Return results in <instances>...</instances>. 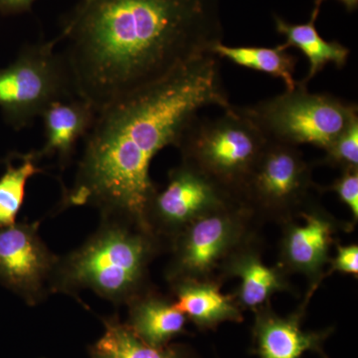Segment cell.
<instances>
[{"mask_svg": "<svg viewBox=\"0 0 358 358\" xmlns=\"http://www.w3.org/2000/svg\"><path fill=\"white\" fill-rule=\"evenodd\" d=\"M220 0H80L58 41L76 98L96 114L222 42Z\"/></svg>", "mask_w": 358, "mask_h": 358, "instance_id": "obj_1", "label": "cell"}, {"mask_svg": "<svg viewBox=\"0 0 358 358\" xmlns=\"http://www.w3.org/2000/svg\"><path fill=\"white\" fill-rule=\"evenodd\" d=\"M211 106H232L212 53L99 112L66 203L93 205L103 218L152 233L148 210L157 189L150 164L164 148L176 147L199 110Z\"/></svg>", "mask_w": 358, "mask_h": 358, "instance_id": "obj_2", "label": "cell"}, {"mask_svg": "<svg viewBox=\"0 0 358 358\" xmlns=\"http://www.w3.org/2000/svg\"><path fill=\"white\" fill-rule=\"evenodd\" d=\"M154 247L152 233L105 218L83 246L59 260L52 287L69 293L91 289L114 303L131 301L138 296Z\"/></svg>", "mask_w": 358, "mask_h": 358, "instance_id": "obj_3", "label": "cell"}, {"mask_svg": "<svg viewBox=\"0 0 358 358\" xmlns=\"http://www.w3.org/2000/svg\"><path fill=\"white\" fill-rule=\"evenodd\" d=\"M267 143L240 107L231 106L216 119L195 117L176 148L183 162L199 169L238 199Z\"/></svg>", "mask_w": 358, "mask_h": 358, "instance_id": "obj_4", "label": "cell"}, {"mask_svg": "<svg viewBox=\"0 0 358 358\" xmlns=\"http://www.w3.org/2000/svg\"><path fill=\"white\" fill-rule=\"evenodd\" d=\"M240 109L268 143L312 145L324 150L358 120L357 103L331 94L310 93L301 82L293 90Z\"/></svg>", "mask_w": 358, "mask_h": 358, "instance_id": "obj_5", "label": "cell"}, {"mask_svg": "<svg viewBox=\"0 0 358 358\" xmlns=\"http://www.w3.org/2000/svg\"><path fill=\"white\" fill-rule=\"evenodd\" d=\"M58 38L24 47L7 67L0 68V110L15 129L29 126L56 101L76 98Z\"/></svg>", "mask_w": 358, "mask_h": 358, "instance_id": "obj_6", "label": "cell"}, {"mask_svg": "<svg viewBox=\"0 0 358 358\" xmlns=\"http://www.w3.org/2000/svg\"><path fill=\"white\" fill-rule=\"evenodd\" d=\"M312 185V169L298 148L267 143L238 199L250 211L282 217L306 201Z\"/></svg>", "mask_w": 358, "mask_h": 358, "instance_id": "obj_7", "label": "cell"}, {"mask_svg": "<svg viewBox=\"0 0 358 358\" xmlns=\"http://www.w3.org/2000/svg\"><path fill=\"white\" fill-rule=\"evenodd\" d=\"M249 209L235 202L205 214L176 235L171 277L204 281L243 239V222Z\"/></svg>", "mask_w": 358, "mask_h": 358, "instance_id": "obj_8", "label": "cell"}, {"mask_svg": "<svg viewBox=\"0 0 358 358\" xmlns=\"http://www.w3.org/2000/svg\"><path fill=\"white\" fill-rule=\"evenodd\" d=\"M240 202L203 173L186 162L173 169L167 185L155 193L148 210L150 231L155 227L178 235L205 214Z\"/></svg>", "mask_w": 358, "mask_h": 358, "instance_id": "obj_9", "label": "cell"}, {"mask_svg": "<svg viewBox=\"0 0 358 358\" xmlns=\"http://www.w3.org/2000/svg\"><path fill=\"white\" fill-rule=\"evenodd\" d=\"M37 228L38 224L27 222L0 228V282L28 303L41 300L59 262Z\"/></svg>", "mask_w": 358, "mask_h": 358, "instance_id": "obj_10", "label": "cell"}, {"mask_svg": "<svg viewBox=\"0 0 358 358\" xmlns=\"http://www.w3.org/2000/svg\"><path fill=\"white\" fill-rule=\"evenodd\" d=\"M303 313L282 317L267 308L256 310L253 352L259 358H301L307 352L324 357L322 345L331 331H303Z\"/></svg>", "mask_w": 358, "mask_h": 358, "instance_id": "obj_11", "label": "cell"}, {"mask_svg": "<svg viewBox=\"0 0 358 358\" xmlns=\"http://www.w3.org/2000/svg\"><path fill=\"white\" fill-rule=\"evenodd\" d=\"M303 217L305 222L291 224L285 232L282 260L289 270L307 275L315 284L331 262L334 224L329 215L317 210L303 212Z\"/></svg>", "mask_w": 358, "mask_h": 358, "instance_id": "obj_12", "label": "cell"}, {"mask_svg": "<svg viewBox=\"0 0 358 358\" xmlns=\"http://www.w3.org/2000/svg\"><path fill=\"white\" fill-rule=\"evenodd\" d=\"M96 112L79 98L52 103L41 115L44 122L45 143L38 150L40 159L57 155L62 164L72 157L78 141L88 134Z\"/></svg>", "mask_w": 358, "mask_h": 358, "instance_id": "obj_13", "label": "cell"}, {"mask_svg": "<svg viewBox=\"0 0 358 358\" xmlns=\"http://www.w3.org/2000/svg\"><path fill=\"white\" fill-rule=\"evenodd\" d=\"M174 305L200 329H215L225 322H241L239 308L232 298L221 293L218 285L208 280L174 281Z\"/></svg>", "mask_w": 358, "mask_h": 358, "instance_id": "obj_14", "label": "cell"}, {"mask_svg": "<svg viewBox=\"0 0 358 358\" xmlns=\"http://www.w3.org/2000/svg\"><path fill=\"white\" fill-rule=\"evenodd\" d=\"M131 303L127 326L147 345L164 348L185 333L187 317L174 303L154 296H136Z\"/></svg>", "mask_w": 358, "mask_h": 358, "instance_id": "obj_15", "label": "cell"}, {"mask_svg": "<svg viewBox=\"0 0 358 358\" xmlns=\"http://www.w3.org/2000/svg\"><path fill=\"white\" fill-rule=\"evenodd\" d=\"M275 30L284 35L287 48L294 47L301 51L310 63L308 76L301 82L308 86L320 71L329 63L343 69L348 63L350 50L338 41H326L317 32L315 20H310L303 24H293L280 16L274 15Z\"/></svg>", "mask_w": 358, "mask_h": 358, "instance_id": "obj_16", "label": "cell"}, {"mask_svg": "<svg viewBox=\"0 0 358 358\" xmlns=\"http://www.w3.org/2000/svg\"><path fill=\"white\" fill-rule=\"evenodd\" d=\"M226 268L231 275L241 280L238 298L245 308L258 310L272 294L284 291L287 287L282 275L275 268L265 265L252 252L233 254Z\"/></svg>", "mask_w": 358, "mask_h": 358, "instance_id": "obj_17", "label": "cell"}, {"mask_svg": "<svg viewBox=\"0 0 358 358\" xmlns=\"http://www.w3.org/2000/svg\"><path fill=\"white\" fill-rule=\"evenodd\" d=\"M103 336L90 346L91 358H192L182 346L147 345L115 317L103 320Z\"/></svg>", "mask_w": 358, "mask_h": 358, "instance_id": "obj_18", "label": "cell"}, {"mask_svg": "<svg viewBox=\"0 0 358 358\" xmlns=\"http://www.w3.org/2000/svg\"><path fill=\"white\" fill-rule=\"evenodd\" d=\"M284 44L268 48L255 46H227L219 42L212 48V54L225 58L241 67L265 73L284 81L287 90L296 88L294 72L298 59L287 52Z\"/></svg>", "mask_w": 358, "mask_h": 358, "instance_id": "obj_19", "label": "cell"}, {"mask_svg": "<svg viewBox=\"0 0 358 358\" xmlns=\"http://www.w3.org/2000/svg\"><path fill=\"white\" fill-rule=\"evenodd\" d=\"M20 164L6 160L4 173L0 176V228L16 223L25 199L26 185L35 174L41 173L38 152L18 155Z\"/></svg>", "mask_w": 358, "mask_h": 358, "instance_id": "obj_20", "label": "cell"}, {"mask_svg": "<svg viewBox=\"0 0 358 358\" xmlns=\"http://www.w3.org/2000/svg\"><path fill=\"white\" fill-rule=\"evenodd\" d=\"M324 152L322 164L339 167L341 171L358 169V120L339 134Z\"/></svg>", "mask_w": 358, "mask_h": 358, "instance_id": "obj_21", "label": "cell"}, {"mask_svg": "<svg viewBox=\"0 0 358 358\" xmlns=\"http://www.w3.org/2000/svg\"><path fill=\"white\" fill-rule=\"evenodd\" d=\"M331 192L350 208L355 221L358 219V169L341 171V176L331 185Z\"/></svg>", "mask_w": 358, "mask_h": 358, "instance_id": "obj_22", "label": "cell"}, {"mask_svg": "<svg viewBox=\"0 0 358 358\" xmlns=\"http://www.w3.org/2000/svg\"><path fill=\"white\" fill-rule=\"evenodd\" d=\"M331 271L343 274L357 275L358 247L357 245H346L336 247V256L331 260Z\"/></svg>", "mask_w": 358, "mask_h": 358, "instance_id": "obj_23", "label": "cell"}, {"mask_svg": "<svg viewBox=\"0 0 358 358\" xmlns=\"http://www.w3.org/2000/svg\"><path fill=\"white\" fill-rule=\"evenodd\" d=\"M36 0H0V13L17 14L29 10Z\"/></svg>", "mask_w": 358, "mask_h": 358, "instance_id": "obj_24", "label": "cell"}, {"mask_svg": "<svg viewBox=\"0 0 358 358\" xmlns=\"http://www.w3.org/2000/svg\"><path fill=\"white\" fill-rule=\"evenodd\" d=\"M324 0H313V8L312 14H310V20L317 21V16H319L320 6H322V2ZM339 2L345 6L346 10L348 13H353L357 10L358 7V0H338Z\"/></svg>", "mask_w": 358, "mask_h": 358, "instance_id": "obj_25", "label": "cell"}]
</instances>
